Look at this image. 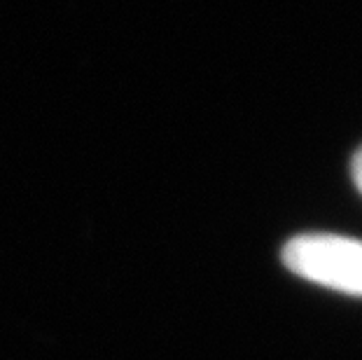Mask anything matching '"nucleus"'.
Listing matches in <instances>:
<instances>
[{"label": "nucleus", "mask_w": 362, "mask_h": 360, "mask_svg": "<svg viewBox=\"0 0 362 360\" xmlns=\"http://www.w3.org/2000/svg\"><path fill=\"white\" fill-rule=\"evenodd\" d=\"M283 265L318 286L362 297V241L337 234H302L285 243Z\"/></svg>", "instance_id": "1"}, {"label": "nucleus", "mask_w": 362, "mask_h": 360, "mask_svg": "<svg viewBox=\"0 0 362 360\" xmlns=\"http://www.w3.org/2000/svg\"><path fill=\"white\" fill-rule=\"evenodd\" d=\"M351 171H353V182H356V187L360 190V194H362V148L356 152V157H353Z\"/></svg>", "instance_id": "2"}]
</instances>
